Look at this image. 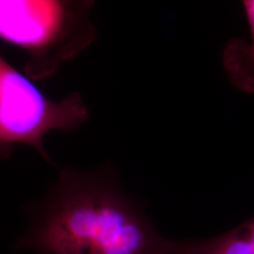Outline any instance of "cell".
Here are the masks:
<instances>
[{
  "mask_svg": "<svg viewBox=\"0 0 254 254\" xmlns=\"http://www.w3.org/2000/svg\"><path fill=\"white\" fill-rule=\"evenodd\" d=\"M88 119L89 109L79 93L51 100L0 54V158L8 157L15 144H25L53 165L43 143L46 134L76 129Z\"/></svg>",
  "mask_w": 254,
  "mask_h": 254,
  "instance_id": "3",
  "label": "cell"
},
{
  "mask_svg": "<svg viewBox=\"0 0 254 254\" xmlns=\"http://www.w3.org/2000/svg\"><path fill=\"white\" fill-rule=\"evenodd\" d=\"M251 30V42L241 38L230 40L222 54L228 79L238 91L254 93V0L242 2Z\"/></svg>",
  "mask_w": 254,
  "mask_h": 254,
  "instance_id": "4",
  "label": "cell"
},
{
  "mask_svg": "<svg viewBox=\"0 0 254 254\" xmlns=\"http://www.w3.org/2000/svg\"><path fill=\"white\" fill-rule=\"evenodd\" d=\"M93 5L91 0H0V40L27 53L25 72L31 80H45L94 42Z\"/></svg>",
  "mask_w": 254,
  "mask_h": 254,
  "instance_id": "2",
  "label": "cell"
},
{
  "mask_svg": "<svg viewBox=\"0 0 254 254\" xmlns=\"http://www.w3.org/2000/svg\"><path fill=\"white\" fill-rule=\"evenodd\" d=\"M16 249L35 254H173L137 200L109 165L67 167L42 200L27 206Z\"/></svg>",
  "mask_w": 254,
  "mask_h": 254,
  "instance_id": "1",
  "label": "cell"
},
{
  "mask_svg": "<svg viewBox=\"0 0 254 254\" xmlns=\"http://www.w3.org/2000/svg\"><path fill=\"white\" fill-rule=\"evenodd\" d=\"M173 254H254V216L215 237L175 240Z\"/></svg>",
  "mask_w": 254,
  "mask_h": 254,
  "instance_id": "5",
  "label": "cell"
}]
</instances>
